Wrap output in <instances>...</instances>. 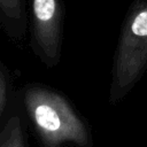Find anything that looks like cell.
<instances>
[{
	"instance_id": "4",
	"label": "cell",
	"mask_w": 147,
	"mask_h": 147,
	"mask_svg": "<svg viewBox=\"0 0 147 147\" xmlns=\"http://www.w3.org/2000/svg\"><path fill=\"white\" fill-rule=\"evenodd\" d=\"M28 20L24 0H0V24L13 41L24 39Z\"/></svg>"
},
{
	"instance_id": "2",
	"label": "cell",
	"mask_w": 147,
	"mask_h": 147,
	"mask_svg": "<svg viewBox=\"0 0 147 147\" xmlns=\"http://www.w3.org/2000/svg\"><path fill=\"white\" fill-rule=\"evenodd\" d=\"M147 69V0H133L122 23L114 53L108 101L124 99Z\"/></svg>"
},
{
	"instance_id": "5",
	"label": "cell",
	"mask_w": 147,
	"mask_h": 147,
	"mask_svg": "<svg viewBox=\"0 0 147 147\" xmlns=\"http://www.w3.org/2000/svg\"><path fill=\"white\" fill-rule=\"evenodd\" d=\"M0 147H26L25 133L18 115L10 116L0 130Z\"/></svg>"
},
{
	"instance_id": "6",
	"label": "cell",
	"mask_w": 147,
	"mask_h": 147,
	"mask_svg": "<svg viewBox=\"0 0 147 147\" xmlns=\"http://www.w3.org/2000/svg\"><path fill=\"white\" fill-rule=\"evenodd\" d=\"M9 72L5 64L0 62V117L5 111L9 95Z\"/></svg>"
},
{
	"instance_id": "1",
	"label": "cell",
	"mask_w": 147,
	"mask_h": 147,
	"mask_svg": "<svg viewBox=\"0 0 147 147\" xmlns=\"http://www.w3.org/2000/svg\"><path fill=\"white\" fill-rule=\"evenodd\" d=\"M23 103L42 147H93L91 131L61 93L40 85H28Z\"/></svg>"
},
{
	"instance_id": "3",
	"label": "cell",
	"mask_w": 147,
	"mask_h": 147,
	"mask_svg": "<svg viewBox=\"0 0 147 147\" xmlns=\"http://www.w3.org/2000/svg\"><path fill=\"white\" fill-rule=\"evenodd\" d=\"M63 18L62 0H30L31 48L47 68L61 59Z\"/></svg>"
}]
</instances>
